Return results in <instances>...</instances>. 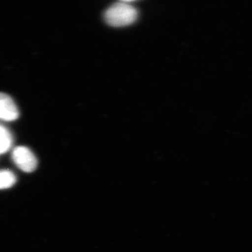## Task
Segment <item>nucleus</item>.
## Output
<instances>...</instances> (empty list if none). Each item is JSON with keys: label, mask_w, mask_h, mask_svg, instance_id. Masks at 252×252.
Masks as SVG:
<instances>
[{"label": "nucleus", "mask_w": 252, "mask_h": 252, "mask_svg": "<svg viewBox=\"0 0 252 252\" xmlns=\"http://www.w3.org/2000/svg\"><path fill=\"white\" fill-rule=\"evenodd\" d=\"M16 177L8 170L0 171V189H9L16 183Z\"/></svg>", "instance_id": "39448f33"}, {"label": "nucleus", "mask_w": 252, "mask_h": 252, "mask_svg": "<svg viewBox=\"0 0 252 252\" xmlns=\"http://www.w3.org/2000/svg\"><path fill=\"white\" fill-rule=\"evenodd\" d=\"M12 158L16 165L23 171L33 172L37 166L35 156L27 147H16L13 152Z\"/></svg>", "instance_id": "f03ea898"}, {"label": "nucleus", "mask_w": 252, "mask_h": 252, "mask_svg": "<svg viewBox=\"0 0 252 252\" xmlns=\"http://www.w3.org/2000/svg\"><path fill=\"white\" fill-rule=\"evenodd\" d=\"M12 142L11 134L4 127L0 126V154L7 152Z\"/></svg>", "instance_id": "20e7f679"}, {"label": "nucleus", "mask_w": 252, "mask_h": 252, "mask_svg": "<svg viewBox=\"0 0 252 252\" xmlns=\"http://www.w3.org/2000/svg\"><path fill=\"white\" fill-rule=\"evenodd\" d=\"M137 15V9L129 1H122L109 6L104 12V18L110 26L121 27L133 23Z\"/></svg>", "instance_id": "f257e3e1"}, {"label": "nucleus", "mask_w": 252, "mask_h": 252, "mask_svg": "<svg viewBox=\"0 0 252 252\" xmlns=\"http://www.w3.org/2000/svg\"><path fill=\"white\" fill-rule=\"evenodd\" d=\"M18 117L17 107L13 99L7 94L0 93V119L11 122Z\"/></svg>", "instance_id": "7ed1b4c3"}]
</instances>
